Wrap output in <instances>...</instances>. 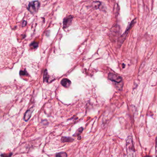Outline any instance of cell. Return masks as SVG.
<instances>
[{
	"label": "cell",
	"mask_w": 157,
	"mask_h": 157,
	"mask_svg": "<svg viewBox=\"0 0 157 157\" xmlns=\"http://www.w3.org/2000/svg\"><path fill=\"white\" fill-rule=\"evenodd\" d=\"M136 19H134L131 22V23H130V24L127 27L125 33L119 37V40H118V44L120 46H120H121V45L124 42L125 39H126L127 35L128 34L129 32L130 31V30H131V29L133 27V26L136 24Z\"/></svg>",
	"instance_id": "6da1fadb"
},
{
	"label": "cell",
	"mask_w": 157,
	"mask_h": 157,
	"mask_svg": "<svg viewBox=\"0 0 157 157\" xmlns=\"http://www.w3.org/2000/svg\"><path fill=\"white\" fill-rule=\"evenodd\" d=\"M40 7V3L38 1H32L29 3L28 9L32 14L36 13Z\"/></svg>",
	"instance_id": "7a4b0ae2"
},
{
	"label": "cell",
	"mask_w": 157,
	"mask_h": 157,
	"mask_svg": "<svg viewBox=\"0 0 157 157\" xmlns=\"http://www.w3.org/2000/svg\"><path fill=\"white\" fill-rule=\"evenodd\" d=\"M108 79L112 81L115 83H120L122 82V78L120 77V76L114 73H110L108 75Z\"/></svg>",
	"instance_id": "3957f363"
},
{
	"label": "cell",
	"mask_w": 157,
	"mask_h": 157,
	"mask_svg": "<svg viewBox=\"0 0 157 157\" xmlns=\"http://www.w3.org/2000/svg\"><path fill=\"white\" fill-rule=\"evenodd\" d=\"M127 146L128 150L134 151V148L133 146V143L131 137H129L127 140Z\"/></svg>",
	"instance_id": "277c9868"
},
{
	"label": "cell",
	"mask_w": 157,
	"mask_h": 157,
	"mask_svg": "<svg viewBox=\"0 0 157 157\" xmlns=\"http://www.w3.org/2000/svg\"><path fill=\"white\" fill-rule=\"evenodd\" d=\"M72 17L71 16H70L68 17H66V18H65L64 20L63 26L64 27H67L71 24V22L72 21Z\"/></svg>",
	"instance_id": "5b68a950"
},
{
	"label": "cell",
	"mask_w": 157,
	"mask_h": 157,
	"mask_svg": "<svg viewBox=\"0 0 157 157\" xmlns=\"http://www.w3.org/2000/svg\"><path fill=\"white\" fill-rule=\"evenodd\" d=\"M61 83L64 87H65L66 88H68L70 85H71V82L69 79L65 78L61 81Z\"/></svg>",
	"instance_id": "8992f818"
},
{
	"label": "cell",
	"mask_w": 157,
	"mask_h": 157,
	"mask_svg": "<svg viewBox=\"0 0 157 157\" xmlns=\"http://www.w3.org/2000/svg\"><path fill=\"white\" fill-rule=\"evenodd\" d=\"M31 113H32V111L30 110H29L26 112L24 116V119L25 121H27L29 119H30Z\"/></svg>",
	"instance_id": "52a82bcc"
},
{
	"label": "cell",
	"mask_w": 157,
	"mask_h": 157,
	"mask_svg": "<svg viewBox=\"0 0 157 157\" xmlns=\"http://www.w3.org/2000/svg\"><path fill=\"white\" fill-rule=\"evenodd\" d=\"M73 140L72 138H70V137H63L61 139V141L63 142H70L73 141Z\"/></svg>",
	"instance_id": "ba28073f"
},
{
	"label": "cell",
	"mask_w": 157,
	"mask_h": 157,
	"mask_svg": "<svg viewBox=\"0 0 157 157\" xmlns=\"http://www.w3.org/2000/svg\"><path fill=\"white\" fill-rule=\"evenodd\" d=\"M43 80H44V82H48V72H47V71L46 70L44 73Z\"/></svg>",
	"instance_id": "9c48e42d"
},
{
	"label": "cell",
	"mask_w": 157,
	"mask_h": 157,
	"mask_svg": "<svg viewBox=\"0 0 157 157\" xmlns=\"http://www.w3.org/2000/svg\"><path fill=\"white\" fill-rule=\"evenodd\" d=\"M83 131V128H79L78 131H77V132H76L74 135H73L74 136H79L80 134L81 133H82V131Z\"/></svg>",
	"instance_id": "30bf717a"
},
{
	"label": "cell",
	"mask_w": 157,
	"mask_h": 157,
	"mask_svg": "<svg viewBox=\"0 0 157 157\" xmlns=\"http://www.w3.org/2000/svg\"><path fill=\"white\" fill-rule=\"evenodd\" d=\"M67 156V154H66L65 152H60V153H59L56 154V156L57 157H66Z\"/></svg>",
	"instance_id": "8fae6325"
},
{
	"label": "cell",
	"mask_w": 157,
	"mask_h": 157,
	"mask_svg": "<svg viewBox=\"0 0 157 157\" xmlns=\"http://www.w3.org/2000/svg\"><path fill=\"white\" fill-rule=\"evenodd\" d=\"M31 47H32L33 48H36L38 47V43L34 42V43H32L31 44Z\"/></svg>",
	"instance_id": "7c38bea8"
},
{
	"label": "cell",
	"mask_w": 157,
	"mask_h": 157,
	"mask_svg": "<svg viewBox=\"0 0 157 157\" xmlns=\"http://www.w3.org/2000/svg\"><path fill=\"white\" fill-rule=\"evenodd\" d=\"M27 74L26 72L25 71H21L20 72V75L21 76H25Z\"/></svg>",
	"instance_id": "4fadbf2b"
},
{
	"label": "cell",
	"mask_w": 157,
	"mask_h": 157,
	"mask_svg": "<svg viewBox=\"0 0 157 157\" xmlns=\"http://www.w3.org/2000/svg\"><path fill=\"white\" fill-rule=\"evenodd\" d=\"M26 25V22L24 21L23 23H22V26H25Z\"/></svg>",
	"instance_id": "5bb4252c"
},
{
	"label": "cell",
	"mask_w": 157,
	"mask_h": 157,
	"mask_svg": "<svg viewBox=\"0 0 157 157\" xmlns=\"http://www.w3.org/2000/svg\"><path fill=\"white\" fill-rule=\"evenodd\" d=\"M156 156H157V138H156Z\"/></svg>",
	"instance_id": "9a60e30c"
}]
</instances>
